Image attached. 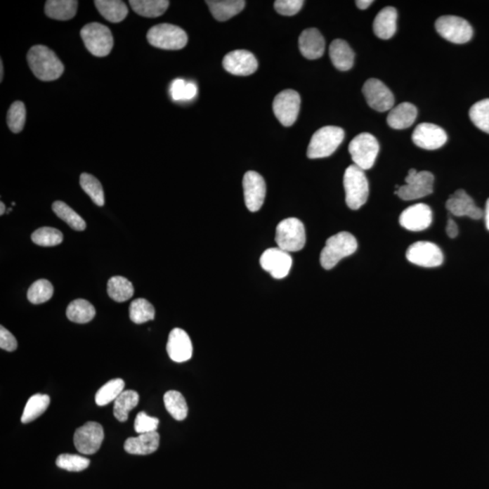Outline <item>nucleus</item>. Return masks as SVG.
<instances>
[{
  "label": "nucleus",
  "instance_id": "1",
  "mask_svg": "<svg viewBox=\"0 0 489 489\" xmlns=\"http://www.w3.org/2000/svg\"><path fill=\"white\" fill-rule=\"evenodd\" d=\"M27 59L34 77L41 81H55L64 73V65L48 46H32L27 53Z\"/></svg>",
  "mask_w": 489,
  "mask_h": 489
},
{
  "label": "nucleus",
  "instance_id": "2",
  "mask_svg": "<svg viewBox=\"0 0 489 489\" xmlns=\"http://www.w3.org/2000/svg\"><path fill=\"white\" fill-rule=\"evenodd\" d=\"M358 247L356 238L349 232H340L326 240L320 255V263L326 270H330L341 261L356 253Z\"/></svg>",
  "mask_w": 489,
  "mask_h": 489
},
{
  "label": "nucleus",
  "instance_id": "3",
  "mask_svg": "<svg viewBox=\"0 0 489 489\" xmlns=\"http://www.w3.org/2000/svg\"><path fill=\"white\" fill-rule=\"evenodd\" d=\"M344 186L347 206L353 211L362 208L368 200L369 183L365 171L353 164L344 172Z\"/></svg>",
  "mask_w": 489,
  "mask_h": 489
},
{
  "label": "nucleus",
  "instance_id": "4",
  "mask_svg": "<svg viewBox=\"0 0 489 489\" xmlns=\"http://www.w3.org/2000/svg\"><path fill=\"white\" fill-rule=\"evenodd\" d=\"M344 131L337 126H325L316 131L310 141L307 157L322 159L331 156L344 139Z\"/></svg>",
  "mask_w": 489,
  "mask_h": 489
},
{
  "label": "nucleus",
  "instance_id": "5",
  "mask_svg": "<svg viewBox=\"0 0 489 489\" xmlns=\"http://www.w3.org/2000/svg\"><path fill=\"white\" fill-rule=\"evenodd\" d=\"M305 226L299 219H284L275 230V242L279 249L285 252H297L306 244Z\"/></svg>",
  "mask_w": 489,
  "mask_h": 489
},
{
  "label": "nucleus",
  "instance_id": "6",
  "mask_svg": "<svg viewBox=\"0 0 489 489\" xmlns=\"http://www.w3.org/2000/svg\"><path fill=\"white\" fill-rule=\"evenodd\" d=\"M150 45L164 50H180L186 46L188 36L180 27L171 24H159L147 33Z\"/></svg>",
  "mask_w": 489,
  "mask_h": 489
},
{
  "label": "nucleus",
  "instance_id": "7",
  "mask_svg": "<svg viewBox=\"0 0 489 489\" xmlns=\"http://www.w3.org/2000/svg\"><path fill=\"white\" fill-rule=\"evenodd\" d=\"M380 145L371 133H363L353 138L349 144V152L354 165L368 171L374 165Z\"/></svg>",
  "mask_w": 489,
  "mask_h": 489
},
{
  "label": "nucleus",
  "instance_id": "8",
  "mask_svg": "<svg viewBox=\"0 0 489 489\" xmlns=\"http://www.w3.org/2000/svg\"><path fill=\"white\" fill-rule=\"evenodd\" d=\"M81 37L91 54L98 58L108 56L114 48V37L105 25L87 24L82 28Z\"/></svg>",
  "mask_w": 489,
  "mask_h": 489
},
{
  "label": "nucleus",
  "instance_id": "9",
  "mask_svg": "<svg viewBox=\"0 0 489 489\" xmlns=\"http://www.w3.org/2000/svg\"><path fill=\"white\" fill-rule=\"evenodd\" d=\"M405 185L398 188L395 193L403 200L422 199L433 193L434 176L427 171L410 170L405 178Z\"/></svg>",
  "mask_w": 489,
  "mask_h": 489
},
{
  "label": "nucleus",
  "instance_id": "10",
  "mask_svg": "<svg viewBox=\"0 0 489 489\" xmlns=\"http://www.w3.org/2000/svg\"><path fill=\"white\" fill-rule=\"evenodd\" d=\"M435 28L444 39L454 44L468 43L473 37L471 25L456 15L438 18L435 23Z\"/></svg>",
  "mask_w": 489,
  "mask_h": 489
},
{
  "label": "nucleus",
  "instance_id": "11",
  "mask_svg": "<svg viewBox=\"0 0 489 489\" xmlns=\"http://www.w3.org/2000/svg\"><path fill=\"white\" fill-rule=\"evenodd\" d=\"M301 98L296 91L288 89L279 93L273 102V111L278 120L285 127H289L299 117Z\"/></svg>",
  "mask_w": 489,
  "mask_h": 489
},
{
  "label": "nucleus",
  "instance_id": "12",
  "mask_svg": "<svg viewBox=\"0 0 489 489\" xmlns=\"http://www.w3.org/2000/svg\"><path fill=\"white\" fill-rule=\"evenodd\" d=\"M105 438V432L98 422H89L78 428L74 436L77 450L84 455H93L100 450Z\"/></svg>",
  "mask_w": 489,
  "mask_h": 489
},
{
  "label": "nucleus",
  "instance_id": "13",
  "mask_svg": "<svg viewBox=\"0 0 489 489\" xmlns=\"http://www.w3.org/2000/svg\"><path fill=\"white\" fill-rule=\"evenodd\" d=\"M406 258L412 264L423 268H437L443 263L444 256L437 244L427 241H419L410 244Z\"/></svg>",
  "mask_w": 489,
  "mask_h": 489
},
{
  "label": "nucleus",
  "instance_id": "14",
  "mask_svg": "<svg viewBox=\"0 0 489 489\" xmlns=\"http://www.w3.org/2000/svg\"><path fill=\"white\" fill-rule=\"evenodd\" d=\"M363 93L370 107L375 111L384 112L393 108V93L382 81L375 78L367 80L363 84Z\"/></svg>",
  "mask_w": 489,
  "mask_h": 489
},
{
  "label": "nucleus",
  "instance_id": "15",
  "mask_svg": "<svg viewBox=\"0 0 489 489\" xmlns=\"http://www.w3.org/2000/svg\"><path fill=\"white\" fill-rule=\"evenodd\" d=\"M292 264V256L279 247L266 249L260 258L261 268L275 279L287 277Z\"/></svg>",
  "mask_w": 489,
  "mask_h": 489
},
{
  "label": "nucleus",
  "instance_id": "16",
  "mask_svg": "<svg viewBox=\"0 0 489 489\" xmlns=\"http://www.w3.org/2000/svg\"><path fill=\"white\" fill-rule=\"evenodd\" d=\"M243 189L247 208L252 212L259 211L266 199L264 178L258 172L247 171L243 178Z\"/></svg>",
  "mask_w": 489,
  "mask_h": 489
},
{
  "label": "nucleus",
  "instance_id": "17",
  "mask_svg": "<svg viewBox=\"0 0 489 489\" xmlns=\"http://www.w3.org/2000/svg\"><path fill=\"white\" fill-rule=\"evenodd\" d=\"M412 142L419 148L424 150H437L447 143L446 131L441 127L429 122H423L415 128L412 133Z\"/></svg>",
  "mask_w": 489,
  "mask_h": 489
},
{
  "label": "nucleus",
  "instance_id": "18",
  "mask_svg": "<svg viewBox=\"0 0 489 489\" xmlns=\"http://www.w3.org/2000/svg\"><path fill=\"white\" fill-rule=\"evenodd\" d=\"M223 67L234 75L247 77L258 70L259 62L255 56L247 50H235L225 56Z\"/></svg>",
  "mask_w": 489,
  "mask_h": 489
},
{
  "label": "nucleus",
  "instance_id": "19",
  "mask_svg": "<svg viewBox=\"0 0 489 489\" xmlns=\"http://www.w3.org/2000/svg\"><path fill=\"white\" fill-rule=\"evenodd\" d=\"M399 221L401 227L410 231L427 230L432 223L431 209L426 204H415L401 213Z\"/></svg>",
  "mask_w": 489,
  "mask_h": 489
},
{
  "label": "nucleus",
  "instance_id": "20",
  "mask_svg": "<svg viewBox=\"0 0 489 489\" xmlns=\"http://www.w3.org/2000/svg\"><path fill=\"white\" fill-rule=\"evenodd\" d=\"M446 208L456 217H469L475 221L484 217V211L476 205L472 197L464 190H457L448 197Z\"/></svg>",
  "mask_w": 489,
  "mask_h": 489
},
{
  "label": "nucleus",
  "instance_id": "21",
  "mask_svg": "<svg viewBox=\"0 0 489 489\" xmlns=\"http://www.w3.org/2000/svg\"><path fill=\"white\" fill-rule=\"evenodd\" d=\"M167 353L175 363L187 362L193 357V343L189 334L183 329L174 328L169 334Z\"/></svg>",
  "mask_w": 489,
  "mask_h": 489
},
{
  "label": "nucleus",
  "instance_id": "22",
  "mask_svg": "<svg viewBox=\"0 0 489 489\" xmlns=\"http://www.w3.org/2000/svg\"><path fill=\"white\" fill-rule=\"evenodd\" d=\"M299 43L301 54L310 60H315L324 55L325 41L316 28H308L303 31L300 34Z\"/></svg>",
  "mask_w": 489,
  "mask_h": 489
},
{
  "label": "nucleus",
  "instance_id": "23",
  "mask_svg": "<svg viewBox=\"0 0 489 489\" xmlns=\"http://www.w3.org/2000/svg\"><path fill=\"white\" fill-rule=\"evenodd\" d=\"M418 115V110L410 103H401L391 110L387 116L389 126L396 130L412 126Z\"/></svg>",
  "mask_w": 489,
  "mask_h": 489
},
{
  "label": "nucleus",
  "instance_id": "24",
  "mask_svg": "<svg viewBox=\"0 0 489 489\" xmlns=\"http://www.w3.org/2000/svg\"><path fill=\"white\" fill-rule=\"evenodd\" d=\"M159 435L158 432L140 434L136 438H127L124 443V450L133 455H149L158 450Z\"/></svg>",
  "mask_w": 489,
  "mask_h": 489
},
{
  "label": "nucleus",
  "instance_id": "25",
  "mask_svg": "<svg viewBox=\"0 0 489 489\" xmlns=\"http://www.w3.org/2000/svg\"><path fill=\"white\" fill-rule=\"evenodd\" d=\"M397 18V11L394 8L386 7L382 9L374 21L375 36L384 40L391 39L396 33Z\"/></svg>",
  "mask_w": 489,
  "mask_h": 489
},
{
  "label": "nucleus",
  "instance_id": "26",
  "mask_svg": "<svg viewBox=\"0 0 489 489\" xmlns=\"http://www.w3.org/2000/svg\"><path fill=\"white\" fill-rule=\"evenodd\" d=\"M329 56L334 67L340 71H348L353 67L354 52L349 44L343 39H335L329 48Z\"/></svg>",
  "mask_w": 489,
  "mask_h": 489
},
{
  "label": "nucleus",
  "instance_id": "27",
  "mask_svg": "<svg viewBox=\"0 0 489 489\" xmlns=\"http://www.w3.org/2000/svg\"><path fill=\"white\" fill-rule=\"evenodd\" d=\"M213 17L218 21H227L243 11L246 1L243 0H209L206 1Z\"/></svg>",
  "mask_w": 489,
  "mask_h": 489
},
{
  "label": "nucleus",
  "instance_id": "28",
  "mask_svg": "<svg viewBox=\"0 0 489 489\" xmlns=\"http://www.w3.org/2000/svg\"><path fill=\"white\" fill-rule=\"evenodd\" d=\"M78 1L75 0H48L45 6L46 15L52 20L67 21L77 15Z\"/></svg>",
  "mask_w": 489,
  "mask_h": 489
},
{
  "label": "nucleus",
  "instance_id": "29",
  "mask_svg": "<svg viewBox=\"0 0 489 489\" xmlns=\"http://www.w3.org/2000/svg\"><path fill=\"white\" fill-rule=\"evenodd\" d=\"M95 4L99 13L112 23L122 22L127 17L129 12L126 4L119 0H96Z\"/></svg>",
  "mask_w": 489,
  "mask_h": 489
},
{
  "label": "nucleus",
  "instance_id": "30",
  "mask_svg": "<svg viewBox=\"0 0 489 489\" xmlns=\"http://www.w3.org/2000/svg\"><path fill=\"white\" fill-rule=\"evenodd\" d=\"M129 3L136 13L150 18L161 17L170 5L167 0H131Z\"/></svg>",
  "mask_w": 489,
  "mask_h": 489
},
{
  "label": "nucleus",
  "instance_id": "31",
  "mask_svg": "<svg viewBox=\"0 0 489 489\" xmlns=\"http://www.w3.org/2000/svg\"><path fill=\"white\" fill-rule=\"evenodd\" d=\"M107 293L115 302L124 303L133 296L134 287L127 278L116 275L108 281Z\"/></svg>",
  "mask_w": 489,
  "mask_h": 489
},
{
  "label": "nucleus",
  "instance_id": "32",
  "mask_svg": "<svg viewBox=\"0 0 489 489\" xmlns=\"http://www.w3.org/2000/svg\"><path fill=\"white\" fill-rule=\"evenodd\" d=\"M67 316L70 321L77 324H86L96 316V308L89 301L77 299L68 306Z\"/></svg>",
  "mask_w": 489,
  "mask_h": 489
},
{
  "label": "nucleus",
  "instance_id": "33",
  "mask_svg": "<svg viewBox=\"0 0 489 489\" xmlns=\"http://www.w3.org/2000/svg\"><path fill=\"white\" fill-rule=\"evenodd\" d=\"M114 415L119 422H124L129 417V412L139 403V394L136 391H124L115 401Z\"/></svg>",
  "mask_w": 489,
  "mask_h": 489
},
{
  "label": "nucleus",
  "instance_id": "34",
  "mask_svg": "<svg viewBox=\"0 0 489 489\" xmlns=\"http://www.w3.org/2000/svg\"><path fill=\"white\" fill-rule=\"evenodd\" d=\"M50 404L48 395L34 394L28 400L21 417L22 423H30L34 421L48 410Z\"/></svg>",
  "mask_w": 489,
  "mask_h": 489
},
{
  "label": "nucleus",
  "instance_id": "35",
  "mask_svg": "<svg viewBox=\"0 0 489 489\" xmlns=\"http://www.w3.org/2000/svg\"><path fill=\"white\" fill-rule=\"evenodd\" d=\"M165 408L172 418L183 421L188 416V405L183 395L177 391H169L163 397Z\"/></svg>",
  "mask_w": 489,
  "mask_h": 489
},
{
  "label": "nucleus",
  "instance_id": "36",
  "mask_svg": "<svg viewBox=\"0 0 489 489\" xmlns=\"http://www.w3.org/2000/svg\"><path fill=\"white\" fill-rule=\"evenodd\" d=\"M53 211L62 221L67 222L72 228L77 231L86 230V221L73 209L63 202H56L52 206Z\"/></svg>",
  "mask_w": 489,
  "mask_h": 489
},
{
  "label": "nucleus",
  "instance_id": "37",
  "mask_svg": "<svg viewBox=\"0 0 489 489\" xmlns=\"http://www.w3.org/2000/svg\"><path fill=\"white\" fill-rule=\"evenodd\" d=\"M131 321L136 325L152 321L155 318V307L146 299H138L131 302L129 308Z\"/></svg>",
  "mask_w": 489,
  "mask_h": 489
},
{
  "label": "nucleus",
  "instance_id": "38",
  "mask_svg": "<svg viewBox=\"0 0 489 489\" xmlns=\"http://www.w3.org/2000/svg\"><path fill=\"white\" fill-rule=\"evenodd\" d=\"M124 382L122 379H114L100 388L96 395L97 405L105 406L115 401L124 391Z\"/></svg>",
  "mask_w": 489,
  "mask_h": 489
},
{
  "label": "nucleus",
  "instance_id": "39",
  "mask_svg": "<svg viewBox=\"0 0 489 489\" xmlns=\"http://www.w3.org/2000/svg\"><path fill=\"white\" fill-rule=\"evenodd\" d=\"M54 294V287L46 279H39L27 291V299L34 305L48 302Z\"/></svg>",
  "mask_w": 489,
  "mask_h": 489
},
{
  "label": "nucleus",
  "instance_id": "40",
  "mask_svg": "<svg viewBox=\"0 0 489 489\" xmlns=\"http://www.w3.org/2000/svg\"><path fill=\"white\" fill-rule=\"evenodd\" d=\"M80 185L82 189L86 191L87 195L97 206L105 205V193H103L102 184L95 176L89 174H82Z\"/></svg>",
  "mask_w": 489,
  "mask_h": 489
},
{
  "label": "nucleus",
  "instance_id": "41",
  "mask_svg": "<svg viewBox=\"0 0 489 489\" xmlns=\"http://www.w3.org/2000/svg\"><path fill=\"white\" fill-rule=\"evenodd\" d=\"M469 118L476 128L489 133V98L474 103L469 110Z\"/></svg>",
  "mask_w": 489,
  "mask_h": 489
},
{
  "label": "nucleus",
  "instance_id": "42",
  "mask_svg": "<svg viewBox=\"0 0 489 489\" xmlns=\"http://www.w3.org/2000/svg\"><path fill=\"white\" fill-rule=\"evenodd\" d=\"M34 244L41 247H55L64 240L62 232L54 228L44 227L37 230L31 236Z\"/></svg>",
  "mask_w": 489,
  "mask_h": 489
},
{
  "label": "nucleus",
  "instance_id": "43",
  "mask_svg": "<svg viewBox=\"0 0 489 489\" xmlns=\"http://www.w3.org/2000/svg\"><path fill=\"white\" fill-rule=\"evenodd\" d=\"M26 106L20 101H17L11 105L7 115V122L9 130L14 133H20L26 124Z\"/></svg>",
  "mask_w": 489,
  "mask_h": 489
},
{
  "label": "nucleus",
  "instance_id": "44",
  "mask_svg": "<svg viewBox=\"0 0 489 489\" xmlns=\"http://www.w3.org/2000/svg\"><path fill=\"white\" fill-rule=\"evenodd\" d=\"M90 459L74 454H61L56 459V466L72 472H80L89 468Z\"/></svg>",
  "mask_w": 489,
  "mask_h": 489
},
{
  "label": "nucleus",
  "instance_id": "45",
  "mask_svg": "<svg viewBox=\"0 0 489 489\" xmlns=\"http://www.w3.org/2000/svg\"><path fill=\"white\" fill-rule=\"evenodd\" d=\"M159 422V419L155 418V417L147 415L144 412H139L136 416V422H134V429L139 434L155 432L158 429Z\"/></svg>",
  "mask_w": 489,
  "mask_h": 489
},
{
  "label": "nucleus",
  "instance_id": "46",
  "mask_svg": "<svg viewBox=\"0 0 489 489\" xmlns=\"http://www.w3.org/2000/svg\"><path fill=\"white\" fill-rule=\"evenodd\" d=\"M304 3L303 0H277L275 9L280 15H294L299 13Z\"/></svg>",
  "mask_w": 489,
  "mask_h": 489
},
{
  "label": "nucleus",
  "instance_id": "47",
  "mask_svg": "<svg viewBox=\"0 0 489 489\" xmlns=\"http://www.w3.org/2000/svg\"><path fill=\"white\" fill-rule=\"evenodd\" d=\"M0 347L8 352H13L18 348V341L14 335L2 325L0 327Z\"/></svg>",
  "mask_w": 489,
  "mask_h": 489
},
{
  "label": "nucleus",
  "instance_id": "48",
  "mask_svg": "<svg viewBox=\"0 0 489 489\" xmlns=\"http://www.w3.org/2000/svg\"><path fill=\"white\" fill-rule=\"evenodd\" d=\"M187 82L183 79H175L171 84L170 93L174 101H185V89Z\"/></svg>",
  "mask_w": 489,
  "mask_h": 489
},
{
  "label": "nucleus",
  "instance_id": "49",
  "mask_svg": "<svg viewBox=\"0 0 489 489\" xmlns=\"http://www.w3.org/2000/svg\"><path fill=\"white\" fill-rule=\"evenodd\" d=\"M446 231L448 236L450 238H455L459 235V228H457L456 222L452 219H448Z\"/></svg>",
  "mask_w": 489,
  "mask_h": 489
},
{
  "label": "nucleus",
  "instance_id": "50",
  "mask_svg": "<svg viewBox=\"0 0 489 489\" xmlns=\"http://www.w3.org/2000/svg\"><path fill=\"white\" fill-rule=\"evenodd\" d=\"M197 92V89L195 84L187 83L186 89H185V101L193 99L196 96Z\"/></svg>",
  "mask_w": 489,
  "mask_h": 489
},
{
  "label": "nucleus",
  "instance_id": "51",
  "mask_svg": "<svg viewBox=\"0 0 489 489\" xmlns=\"http://www.w3.org/2000/svg\"><path fill=\"white\" fill-rule=\"evenodd\" d=\"M372 3H374L372 0H357V1H356L357 7L362 9V11H365V9L368 8L372 4Z\"/></svg>",
  "mask_w": 489,
  "mask_h": 489
},
{
  "label": "nucleus",
  "instance_id": "52",
  "mask_svg": "<svg viewBox=\"0 0 489 489\" xmlns=\"http://www.w3.org/2000/svg\"><path fill=\"white\" fill-rule=\"evenodd\" d=\"M484 219L485 222V227H487L488 230H489V199L487 200V203H485Z\"/></svg>",
  "mask_w": 489,
  "mask_h": 489
},
{
  "label": "nucleus",
  "instance_id": "53",
  "mask_svg": "<svg viewBox=\"0 0 489 489\" xmlns=\"http://www.w3.org/2000/svg\"><path fill=\"white\" fill-rule=\"evenodd\" d=\"M3 77H4V67H3L2 59L0 60V82L3 81Z\"/></svg>",
  "mask_w": 489,
  "mask_h": 489
},
{
  "label": "nucleus",
  "instance_id": "54",
  "mask_svg": "<svg viewBox=\"0 0 489 489\" xmlns=\"http://www.w3.org/2000/svg\"><path fill=\"white\" fill-rule=\"evenodd\" d=\"M5 211H6L5 204L1 202V203H0V215H1V216L4 215Z\"/></svg>",
  "mask_w": 489,
  "mask_h": 489
}]
</instances>
